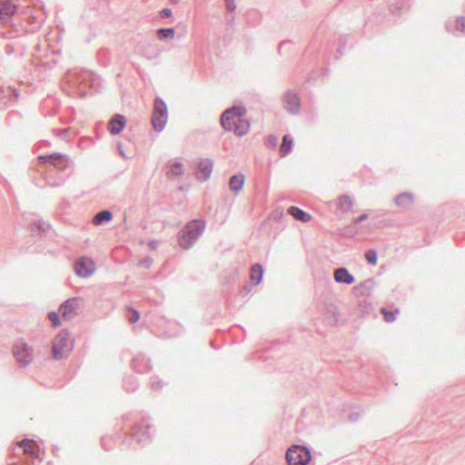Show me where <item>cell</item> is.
<instances>
[{
    "label": "cell",
    "instance_id": "obj_19",
    "mask_svg": "<svg viewBox=\"0 0 465 465\" xmlns=\"http://www.w3.org/2000/svg\"><path fill=\"white\" fill-rule=\"evenodd\" d=\"M112 218H113V216H112L110 212L104 210V211H101V212H99L97 215H95V217L93 218V224L95 226H101L104 223L110 222Z\"/></svg>",
    "mask_w": 465,
    "mask_h": 465
},
{
    "label": "cell",
    "instance_id": "obj_10",
    "mask_svg": "<svg viewBox=\"0 0 465 465\" xmlns=\"http://www.w3.org/2000/svg\"><path fill=\"white\" fill-rule=\"evenodd\" d=\"M245 118V109L243 106H233L225 111L220 118L222 127L228 131H233L240 121Z\"/></svg>",
    "mask_w": 465,
    "mask_h": 465
},
{
    "label": "cell",
    "instance_id": "obj_1",
    "mask_svg": "<svg viewBox=\"0 0 465 465\" xmlns=\"http://www.w3.org/2000/svg\"><path fill=\"white\" fill-rule=\"evenodd\" d=\"M0 13L2 38L32 35L47 20V11L40 0H1Z\"/></svg>",
    "mask_w": 465,
    "mask_h": 465
},
{
    "label": "cell",
    "instance_id": "obj_17",
    "mask_svg": "<svg viewBox=\"0 0 465 465\" xmlns=\"http://www.w3.org/2000/svg\"><path fill=\"white\" fill-rule=\"evenodd\" d=\"M264 274V270L260 265H254L250 269V279L255 285H258L261 282Z\"/></svg>",
    "mask_w": 465,
    "mask_h": 465
},
{
    "label": "cell",
    "instance_id": "obj_2",
    "mask_svg": "<svg viewBox=\"0 0 465 465\" xmlns=\"http://www.w3.org/2000/svg\"><path fill=\"white\" fill-rule=\"evenodd\" d=\"M157 428L149 413L132 410L119 416L113 428L116 446L125 452H137L155 440Z\"/></svg>",
    "mask_w": 465,
    "mask_h": 465
},
{
    "label": "cell",
    "instance_id": "obj_18",
    "mask_svg": "<svg viewBox=\"0 0 465 465\" xmlns=\"http://www.w3.org/2000/svg\"><path fill=\"white\" fill-rule=\"evenodd\" d=\"M334 279L339 283H344V284H351L354 281L353 276L348 273L347 270L343 268L338 269L334 272Z\"/></svg>",
    "mask_w": 465,
    "mask_h": 465
},
{
    "label": "cell",
    "instance_id": "obj_22",
    "mask_svg": "<svg viewBox=\"0 0 465 465\" xmlns=\"http://www.w3.org/2000/svg\"><path fill=\"white\" fill-rule=\"evenodd\" d=\"M250 128V123L248 122L245 118L242 121L237 124V126L233 129V133L237 136H243L244 134H247Z\"/></svg>",
    "mask_w": 465,
    "mask_h": 465
},
{
    "label": "cell",
    "instance_id": "obj_6",
    "mask_svg": "<svg viewBox=\"0 0 465 465\" xmlns=\"http://www.w3.org/2000/svg\"><path fill=\"white\" fill-rule=\"evenodd\" d=\"M44 456V444L36 437L18 436L7 450L8 464H39Z\"/></svg>",
    "mask_w": 465,
    "mask_h": 465
},
{
    "label": "cell",
    "instance_id": "obj_16",
    "mask_svg": "<svg viewBox=\"0 0 465 465\" xmlns=\"http://www.w3.org/2000/svg\"><path fill=\"white\" fill-rule=\"evenodd\" d=\"M293 147H294V140L291 137L290 135L286 134V135H285L281 147H280V157H285L288 156L293 150Z\"/></svg>",
    "mask_w": 465,
    "mask_h": 465
},
{
    "label": "cell",
    "instance_id": "obj_24",
    "mask_svg": "<svg viewBox=\"0 0 465 465\" xmlns=\"http://www.w3.org/2000/svg\"><path fill=\"white\" fill-rule=\"evenodd\" d=\"M454 30L457 35H465V17H458L454 19Z\"/></svg>",
    "mask_w": 465,
    "mask_h": 465
},
{
    "label": "cell",
    "instance_id": "obj_21",
    "mask_svg": "<svg viewBox=\"0 0 465 465\" xmlns=\"http://www.w3.org/2000/svg\"><path fill=\"white\" fill-rule=\"evenodd\" d=\"M288 213L290 214L294 218H296L297 220H299V221L302 222H308L310 219H311V216L306 214L305 212H303L302 210L297 208V207H295V206H292L289 209H288Z\"/></svg>",
    "mask_w": 465,
    "mask_h": 465
},
{
    "label": "cell",
    "instance_id": "obj_7",
    "mask_svg": "<svg viewBox=\"0 0 465 465\" xmlns=\"http://www.w3.org/2000/svg\"><path fill=\"white\" fill-rule=\"evenodd\" d=\"M205 222L202 219H196L186 224L177 234V242L185 250L190 249L198 241L204 232Z\"/></svg>",
    "mask_w": 465,
    "mask_h": 465
},
{
    "label": "cell",
    "instance_id": "obj_4",
    "mask_svg": "<svg viewBox=\"0 0 465 465\" xmlns=\"http://www.w3.org/2000/svg\"><path fill=\"white\" fill-rule=\"evenodd\" d=\"M73 171V162L63 154H49L35 158L29 168V175L36 186H59Z\"/></svg>",
    "mask_w": 465,
    "mask_h": 465
},
{
    "label": "cell",
    "instance_id": "obj_27",
    "mask_svg": "<svg viewBox=\"0 0 465 465\" xmlns=\"http://www.w3.org/2000/svg\"><path fill=\"white\" fill-rule=\"evenodd\" d=\"M227 9L229 12H232L235 9V3L233 0H225Z\"/></svg>",
    "mask_w": 465,
    "mask_h": 465
},
{
    "label": "cell",
    "instance_id": "obj_25",
    "mask_svg": "<svg viewBox=\"0 0 465 465\" xmlns=\"http://www.w3.org/2000/svg\"><path fill=\"white\" fill-rule=\"evenodd\" d=\"M183 173V166L180 163H174L170 166L168 174L172 176H178Z\"/></svg>",
    "mask_w": 465,
    "mask_h": 465
},
{
    "label": "cell",
    "instance_id": "obj_26",
    "mask_svg": "<svg viewBox=\"0 0 465 465\" xmlns=\"http://www.w3.org/2000/svg\"><path fill=\"white\" fill-rule=\"evenodd\" d=\"M365 257H366L367 260L370 262L371 264H375V262H376V255H375L374 252H372V251L368 252V253H366V255H365Z\"/></svg>",
    "mask_w": 465,
    "mask_h": 465
},
{
    "label": "cell",
    "instance_id": "obj_23",
    "mask_svg": "<svg viewBox=\"0 0 465 465\" xmlns=\"http://www.w3.org/2000/svg\"><path fill=\"white\" fill-rule=\"evenodd\" d=\"M337 206L339 209L342 210L343 212H347L349 210L352 209V206H353L352 199L347 196H343V197L339 198L337 201Z\"/></svg>",
    "mask_w": 465,
    "mask_h": 465
},
{
    "label": "cell",
    "instance_id": "obj_9",
    "mask_svg": "<svg viewBox=\"0 0 465 465\" xmlns=\"http://www.w3.org/2000/svg\"><path fill=\"white\" fill-rule=\"evenodd\" d=\"M168 119V112L166 103L161 99H157L154 103V108L151 116V124L153 128L157 132L163 131Z\"/></svg>",
    "mask_w": 465,
    "mask_h": 465
},
{
    "label": "cell",
    "instance_id": "obj_11",
    "mask_svg": "<svg viewBox=\"0 0 465 465\" xmlns=\"http://www.w3.org/2000/svg\"><path fill=\"white\" fill-rule=\"evenodd\" d=\"M285 459L287 464L291 465H305L309 464L311 460V454L307 448L300 445H294L287 450Z\"/></svg>",
    "mask_w": 465,
    "mask_h": 465
},
{
    "label": "cell",
    "instance_id": "obj_13",
    "mask_svg": "<svg viewBox=\"0 0 465 465\" xmlns=\"http://www.w3.org/2000/svg\"><path fill=\"white\" fill-rule=\"evenodd\" d=\"M213 167L214 163L209 158L198 160L194 167V174L197 180L200 183L208 180L213 172Z\"/></svg>",
    "mask_w": 465,
    "mask_h": 465
},
{
    "label": "cell",
    "instance_id": "obj_5",
    "mask_svg": "<svg viewBox=\"0 0 465 465\" xmlns=\"http://www.w3.org/2000/svg\"><path fill=\"white\" fill-rule=\"evenodd\" d=\"M61 90L74 99H85L100 92L102 79L93 71L84 68L70 69L60 81Z\"/></svg>",
    "mask_w": 465,
    "mask_h": 465
},
{
    "label": "cell",
    "instance_id": "obj_14",
    "mask_svg": "<svg viewBox=\"0 0 465 465\" xmlns=\"http://www.w3.org/2000/svg\"><path fill=\"white\" fill-rule=\"evenodd\" d=\"M282 104L285 110L292 115H297L301 109V100L294 90H286L282 96Z\"/></svg>",
    "mask_w": 465,
    "mask_h": 465
},
{
    "label": "cell",
    "instance_id": "obj_12",
    "mask_svg": "<svg viewBox=\"0 0 465 465\" xmlns=\"http://www.w3.org/2000/svg\"><path fill=\"white\" fill-rule=\"evenodd\" d=\"M97 270L96 263L89 257L82 256L76 259L74 264V271L81 278H89Z\"/></svg>",
    "mask_w": 465,
    "mask_h": 465
},
{
    "label": "cell",
    "instance_id": "obj_20",
    "mask_svg": "<svg viewBox=\"0 0 465 465\" xmlns=\"http://www.w3.org/2000/svg\"><path fill=\"white\" fill-rule=\"evenodd\" d=\"M244 177L242 174H236L231 177L229 181V187L233 192H238L244 186Z\"/></svg>",
    "mask_w": 465,
    "mask_h": 465
},
{
    "label": "cell",
    "instance_id": "obj_3",
    "mask_svg": "<svg viewBox=\"0 0 465 465\" xmlns=\"http://www.w3.org/2000/svg\"><path fill=\"white\" fill-rule=\"evenodd\" d=\"M78 339L69 327L58 326L47 341L35 351L34 360L47 364L51 370L66 369V364L73 361V355L78 349Z\"/></svg>",
    "mask_w": 465,
    "mask_h": 465
},
{
    "label": "cell",
    "instance_id": "obj_15",
    "mask_svg": "<svg viewBox=\"0 0 465 465\" xmlns=\"http://www.w3.org/2000/svg\"><path fill=\"white\" fill-rule=\"evenodd\" d=\"M126 118L121 115H115L111 117L107 124V129L112 134H119L126 127Z\"/></svg>",
    "mask_w": 465,
    "mask_h": 465
},
{
    "label": "cell",
    "instance_id": "obj_8",
    "mask_svg": "<svg viewBox=\"0 0 465 465\" xmlns=\"http://www.w3.org/2000/svg\"><path fill=\"white\" fill-rule=\"evenodd\" d=\"M85 307V302L81 297L67 299L58 308V314L61 319L66 323H72L80 316Z\"/></svg>",
    "mask_w": 465,
    "mask_h": 465
}]
</instances>
